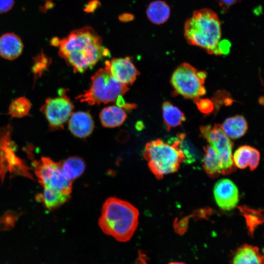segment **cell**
<instances>
[{
	"instance_id": "cell-1",
	"label": "cell",
	"mask_w": 264,
	"mask_h": 264,
	"mask_svg": "<svg viewBox=\"0 0 264 264\" xmlns=\"http://www.w3.org/2000/svg\"><path fill=\"white\" fill-rule=\"evenodd\" d=\"M57 46L60 56L75 72L84 73L110 55L108 49L103 46L101 37L89 26L72 31L67 37L58 40Z\"/></svg>"
},
{
	"instance_id": "cell-19",
	"label": "cell",
	"mask_w": 264,
	"mask_h": 264,
	"mask_svg": "<svg viewBox=\"0 0 264 264\" xmlns=\"http://www.w3.org/2000/svg\"><path fill=\"white\" fill-rule=\"evenodd\" d=\"M70 197V195L57 190L44 188L43 192L38 194L36 199L38 201L43 203L49 210H53L66 203Z\"/></svg>"
},
{
	"instance_id": "cell-15",
	"label": "cell",
	"mask_w": 264,
	"mask_h": 264,
	"mask_svg": "<svg viewBox=\"0 0 264 264\" xmlns=\"http://www.w3.org/2000/svg\"><path fill=\"white\" fill-rule=\"evenodd\" d=\"M230 264H264V256L258 247L243 244L234 252Z\"/></svg>"
},
{
	"instance_id": "cell-11",
	"label": "cell",
	"mask_w": 264,
	"mask_h": 264,
	"mask_svg": "<svg viewBox=\"0 0 264 264\" xmlns=\"http://www.w3.org/2000/svg\"><path fill=\"white\" fill-rule=\"evenodd\" d=\"M112 76L120 83L129 86L136 80L140 72L131 58H114L105 62V66Z\"/></svg>"
},
{
	"instance_id": "cell-16",
	"label": "cell",
	"mask_w": 264,
	"mask_h": 264,
	"mask_svg": "<svg viewBox=\"0 0 264 264\" xmlns=\"http://www.w3.org/2000/svg\"><path fill=\"white\" fill-rule=\"evenodd\" d=\"M260 158V152L255 148L247 145L239 147L233 156L235 166L240 169L249 166L251 171L258 166Z\"/></svg>"
},
{
	"instance_id": "cell-10",
	"label": "cell",
	"mask_w": 264,
	"mask_h": 264,
	"mask_svg": "<svg viewBox=\"0 0 264 264\" xmlns=\"http://www.w3.org/2000/svg\"><path fill=\"white\" fill-rule=\"evenodd\" d=\"M74 108L69 98L66 94H61L59 96L48 98L41 108L52 130L64 128Z\"/></svg>"
},
{
	"instance_id": "cell-18",
	"label": "cell",
	"mask_w": 264,
	"mask_h": 264,
	"mask_svg": "<svg viewBox=\"0 0 264 264\" xmlns=\"http://www.w3.org/2000/svg\"><path fill=\"white\" fill-rule=\"evenodd\" d=\"M147 16L153 23L159 25L166 22L171 14V8L165 1L157 0L152 2L148 6Z\"/></svg>"
},
{
	"instance_id": "cell-9",
	"label": "cell",
	"mask_w": 264,
	"mask_h": 264,
	"mask_svg": "<svg viewBox=\"0 0 264 264\" xmlns=\"http://www.w3.org/2000/svg\"><path fill=\"white\" fill-rule=\"evenodd\" d=\"M11 140L10 129L0 130V177L8 173L32 178L28 168L15 154Z\"/></svg>"
},
{
	"instance_id": "cell-13",
	"label": "cell",
	"mask_w": 264,
	"mask_h": 264,
	"mask_svg": "<svg viewBox=\"0 0 264 264\" xmlns=\"http://www.w3.org/2000/svg\"><path fill=\"white\" fill-rule=\"evenodd\" d=\"M68 129L76 137L88 136L94 129V122L88 112L77 111L72 113L68 119Z\"/></svg>"
},
{
	"instance_id": "cell-20",
	"label": "cell",
	"mask_w": 264,
	"mask_h": 264,
	"mask_svg": "<svg viewBox=\"0 0 264 264\" xmlns=\"http://www.w3.org/2000/svg\"><path fill=\"white\" fill-rule=\"evenodd\" d=\"M221 126L226 135L231 139H237L242 136L247 130L246 121L241 115L227 118Z\"/></svg>"
},
{
	"instance_id": "cell-28",
	"label": "cell",
	"mask_w": 264,
	"mask_h": 264,
	"mask_svg": "<svg viewBox=\"0 0 264 264\" xmlns=\"http://www.w3.org/2000/svg\"><path fill=\"white\" fill-rule=\"evenodd\" d=\"M14 0H0V13H5L13 7Z\"/></svg>"
},
{
	"instance_id": "cell-7",
	"label": "cell",
	"mask_w": 264,
	"mask_h": 264,
	"mask_svg": "<svg viewBox=\"0 0 264 264\" xmlns=\"http://www.w3.org/2000/svg\"><path fill=\"white\" fill-rule=\"evenodd\" d=\"M33 166L38 181L44 188L55 189L70 195L72 180L66 175L60 162L43 157L38 161L34 160Z\"/></svg>"
},
{
	"instance_id": "cell-4",
	"label": "cell",
	"mask_w": 264,
	"mask_h": 264,
	"mask_svg": "<svg viewBox=\"0 0 264 264\" xmlns=\"http://www.w3.org/2000/svg\"><path fill=\"white\" fill-rule=\"evenodd\" d=\"M143 156L148 161L151 171L158 179H161L164 175L176 172L185 159L178 136L171 143L160 139L148 142Z\"/></svg>"
},
{
	"instance_id": "cell-14",
	"label": "cell",
	"mask_w": 264,
	"mask_h": 264,
	"mask_svg": "<svg viewBox=\"0 0 264 264\" xmlns=\"http://www.w3.org/2000/svg\"><path fill=\"white\" fill-rule=\"evenodd\" d=\"M23 48L20 38L13 33H7L0 37V55L9 60H14L22 54Z\"/></svg>"
},
{
	"instance_id": "cell-23",
	"label": "cell",
	"mask_w": 264,
	"mask_h": 264,
	"mask_svg": "<svg viewBox=\"0 0 264 264\" xmlns=\"http://www.w3.org/2000/svg\"><path fill=\"white\" fill-rule=\"evenodd\" d=\"M60 163L64 172L71 180L80 176L86 167L84 160L78 157H70Z\"/></svg>"
},
{
	"instance_id": "cell-12",
	"label": "cell",
	"mask_w": 264,
	"mask_h": 264,
	"mask_svg": "<svg viewBox=\"0 0 264 264\" xmlns=\"http://www.w3.org/2000/svg\"><path fill=\"white\" fill-rule=\"evenodd\" d=\"M215 200L220 208L224 210L234 208L239 201V192L236 185L230 179L222 178L214 187Z\"/></svg>"
},
{
	"instance_id": "cell-26",
	"label": "cell",
	"mask_w": 264,
	"mask_h": 264,
	"mask_svg": "<svg viewBox=\"0 0 264 264\" xmlns=\"http://www.w3.org/2000/svg\"><path fill=\"white\" fill-rule=\"evenodd\" d=\"M35 63L32 67L33 73L36 75H40L49 65V60L44 55L41 54L35 58Z\"/></svg>"
},
{
	"instance_id": "cell-5",
	"label": "cell",
	"mask_w": 264,
	"mask_h": 264,
	"mask_svg": "<svg viewBox=\"0 0 264 264\" xmlns=\"http://www.w3.org/2000/svg\"><path fill=\"white\" fill-rule=\"evenodd\" d=\"M91 81L88 89L76 97L89 105L116 102L129 90L128 86L116 80L106 66L98 70Z\"/></svg>"
},
{
	"instance_id": "cell-8",
	"label": "cell",
	"mask_w": 264,
	"mask_h": 264,
	"mask_svg": "<svg viewBox=\"0 0 264 264\" xmlns=\"http://www.w3.org/2000/svg\"><path fill=\"white\" fill-rule=\"evenodd\" d=\"M200 131L211 146L219 154L222 164V175H227L235 169L233 160L232 150L233 144L223 132L221 125L215 124L202 126Z\"/></svg>"
},
{
	"instance_id": "cell-25",
	"label": "cell",
	"mask_w": 264,
	"mask_h": 264,
	"mask_svg": "<svg viewBox=\"0 0 264 264\" xmlns=\"http://www.w3.org/2000/svg\"><path fill=\"white\" fill-rule=\"evenodd\" d=\"M31 107V102L27 98L23 96L20 97L11 103L9 113L14 117H22L28 114Z\"/></svg>"
},
{
	"instance_id": "cell-27",
	"label": "cell",
	"mask_w": 264,
	"mask_h": 264,
	"mask_svg": "<svg viewBox=\"0 0 264 264\" xmlns=\"http://www.w3.org/2000/svg\"><path fill=\"white\" fill-rule=\"evenodd\" d=\"M198 108L202 112H211L213 108V103L208 99H200L199 98L194 99Z\"/></svg>"
},
{
	"instance_id": "cell-24",
	"label": "cell",
	"mask_w": 264,
	"mask_h": 264,
	"mask_svg": "<svg viewBox=\"0 0 264 264\" xmlns=\"http://www.w3.org/2000/svg\"><path fill=\"white\" fill-rule=\"evenodd\" d=\"M239 209L245 219L249 234L253 236L256 228L263 222V217L261 211L245 206L240 207Z\"/></svg>"
},
{
	"instance_id": "cell-21",
	"label": "cell",
	"mask_w": 264,
	"mask_h": 264,
	"mask_svg": "<svg viewBox=\"0 0 264 264\" xmlns=\"http://www.w3.org/2000/svg\"><path fill=\"white\" fill-rule=\"evenodd\" d=\"M203 168L210 176L215 177L222 174V164L217 153L210 146L204 148Z\"/></svg>"
},
{
	"instance_id": "cell-29",
	"label": "cell",
	"mask_w": 264,
	"mask_h": 264,
	"mask_svg": "<svg viewBox=\"0 0 264 264\" xmlns=\"http://www.w3.org/2000/svg\"><path fill=\"white\" fill-rule=\"evenodd\" d=\"M220 7L225 10L234 4L237 3L239 0H217Z\"/></svg>"
},
{
	"instance_id": "cell-22",
	"label": "cell",
	"mask_w": 264,
	"mask_h": 264,
	"mask_svg": "<svg viewBox=\"0 0 264 264\" xmlns=\"http://www.w3.org/2000/svg\"><path fill=\"white\" fill-rule=\"evenodd\" d=\"M163 117L167 130L179 126L185 120L184 113L168 101L162 104Z\"/></svg>"
},
{
	"instance_id": "cell-6",
	"label": "cell",
	"mask_w": 264,
	"mask_h": 264,
	"mask_svg": "<svg viewBox=\"0 0 264 264\" xmlns=\"http://www.w3.org/2000/svg\"><path fill=\"white\" fill-rule=\"evenodd\" d=\"M206 73L184 63L175 70L171 83L176 91L186 98L197 99L206 93L204 84Z\"/></svg>"
},
{
	"instance_id": "cell-17",
	"label": "cell",
	"mask_w": 264,
	"mask_h": 264,
	"mask_svg": "<svg viewBox=\"0 0 264 264\" xmlns=\"http://www.w3.org/2000/svg\"><path fill=\"white\" fill-rule=\"evenodd\" d=\"M102 125L106 128H114L121 125L127 118V113L121 107L117 105L107 107L100 113Z\"/></svg>"
},
{
	"instance_id": "cell-30",
	"label": "cell",
	"mask_w": 264,
	"mask_h": 264,
	"mask_svg": "<svg viewBox=\"0 0 264 264\" xmlns=\"http://www.w3.org/2000/svg\"><path fill=\"white\" fill-rule=\"evenodd\" d=\"M168 264H186L183 262H172L169 263Z\"/></svg>"
},
{
	"instance_id": "cell-2",
	"label": "cell",
	"mask_w": 264,
	"mask_h": 264,
	"mask_svg": "<svg viewBox=\"0 0 264 264\" xmlns=\"http://www.w3.org/2000/svg\"><path fill=\"white\" fill-rule=\"evenodd\" d=\"M139 211L130 203L109 198L103 204L98 224L102 231L120 242L129 241L138 224Z\"/></svg>"
},
{
	"instance_id": "cell-3",
	"label": "cell",
	"mask_w": 264,
	"mask_h": 264,
	"mask_svg": "<svg viewBox=\"0 0 264 264\" xmlns=\"http://www.w3.org/2000/svg\"><path fill=\"white\" fill-rule=\"evenodd\" d=\"M184 35L190 45L200 47L208 54L220 55L221 22L218 15L204 8L194 11L185 22Z\"/></svg>"
}]
</instances>
